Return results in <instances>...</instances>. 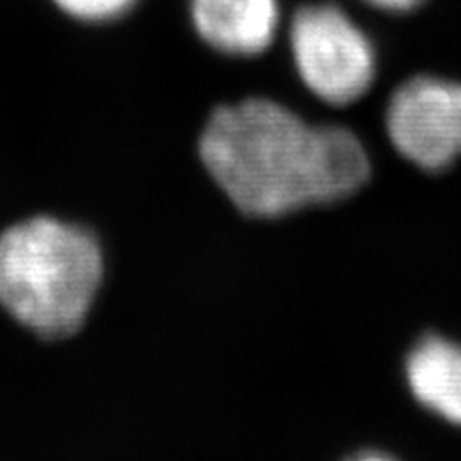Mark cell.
<instances>
[{"label":"cell","instance_id":"8","mask_svg":"<svg viewBox=\"0 0 461 461\" xmlns=\"http://www.w3.org/2000/svg\"><path fill=\"white\" fill-rule=\"evenodd\" d=\"M363 3L387 14H408V11L419 9L425 0H363Z\"/></svg>","mask_w":461,"mask_h":461},{"label":"cell","instance_id":"9","mask_svg":"<svg viewBox=\"0 0 461 461\" xmlns=\"http://www.w3.org/2000/svg\"><path fill=\"white\" fill-rule=\"evenodd\" d=\"M346 461H397V459L389 457V455H384V453H378V451H366V453H357Z\"/></svg>","mask_w":461,"mask_h":461},{"label":"cell","instance_id":"3","mask_svg":"<svg viewBox=\"0 0 461 461\" xmlns=\"http://www.w3.org/2000/svg\"><path fill=\"white\" fill-rule=\"evenodd\" d=\"M288 50L303 88L333 107L359 101L376 79V48L333 3L303 5L288 26Z\"/></svg>","mask_w":461,"mask_h":461},{"label":"cell","instance_id":"7","mask_svg":"<svg viewBox=\"0 0 461 461\" xmlns=\"http://www.w3.org/2000/svg\"><path fill=\"white\" fill-rule=\"evenodd\" d=\"M65 22L84 28H107L131 20L141 0H48Z\"/></svg>","mask_w":461,"mask_h":461},{"label":"cell","instance_id":"4","mask_svg":"<svg viewBox=\"0 0 461 461\" xmlns=\"http://www.w3.org/2000/svg\"><path fill=\"white\" fill-rule=\"evenodd\" d=\"M384 126L391 146L423 171H445L461 158V84L417 75L391 96Z\"/></svg>","mask_w":461,"mask_h":461},{"label":"cell","instance_id":"6","mask_svg":"<svg viewBox=\"0 0 461 461\" xmlns=\"http://www.w3.org/2000/svg\"><path fill=\"white\" fill-rule=\"evenodd\" d=\"M406 383L420 406L461 428V344L420 338L406 357Z\"/></svg>","mask_w":461,"mask_h":461},{"label":"cell","instance_id":"5","mask_svg":"<svg viewBox=\"0 0 461 461\" xmlns=\"http://www.w3.org/2000/svg\"><path fill=\"white\" fill-rule=\"evenodd\" d=\"M188 31L212 54L257 60L274 48L282 24L280 0H186Z\"/></svg>","mask_w":461,"mask_h":461},{"label":"cell","instance_id":"1","mask_svg":"<svg viewBox=\"0 0 461 461\" xmlns=\"http://www.w3.org/2000/svg\"><path fill=\"white\" fill-rule=\"evenodd\" d=\"M199 158L229 203L258 222L338 203L372 176L370 157L353 131L310 124L285 101L258 92L212 109Z\"/></svg>","mask_w":461,"mask_h":461},{"label":"cell","instance_id":"2","mask_svg":"<svg viewBox=\"0 0 461 461\" xmlns=\"http://www.w3.org/2000/svg\"><path fill=\"white\" fill-rule=\"evenodd\" d=\"M103 282L105 250L86 224L34 214L0 230V308L34 336H75Z\"/></svg>","mask_w":461,"mask_h":461}]
</instances>
